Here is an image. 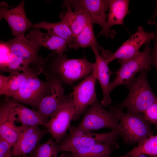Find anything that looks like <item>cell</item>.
<instances>
[{
  "label": "cell",
  "instance_id": "2",
  "mask_svg": "<svg viewBox=\"0 0 157 157\" xmlns=\"http://www.w3.org/2000/svg\"><path fill=\"white\" fill-rule=\"evenodd\" d=\"M148 71L140 72L127 86L129 92L125 99L116 105L122 110L126 108L127 112L131 114L144 113L157 100L148 81Z\"/></svg>",
  "mask_w": 157,
  "mask_h": 157
},
{
  "label": "cell",
  "instance_id": "16",
  "mask_svg": "<svg viewBox=\"0 0 157 157\" xmlns=\"http://www.w3.org/2000/svg\"><path fill=\"white\" fill-rule=\"evenodd\" d=\"M13 100H6L0 107V138L9 143L13 146L18 138V122L16 114L14 110Z\"/></svg>",
  "mask_w": 157,
  "mask_h": 157
},
{
  "label": "cell",
  "instance_id": "17",
  "mask_svg": "<svg viewBox=\"0 0 157 157\" xmlns=\"http://www.w3.org/2000/svg\"><path fill=\"white\" fill-rule=\"evenodd\" d=\"M129 2V1L127 0H110L106 24L98 36L102 35L106 38H115V31L111 27L114 25H123L124 19L128 13Z\"/></svg>",
  "mask_w": 157,
  "mask_h": 157
},
{
  "label": "cell",
  "instance_id": "12",
  "mask_svg": "<svg viewBox=\"0 0 157 157\" xmlns=\"http://www.w3.org/2000/svg\"><path fill=\"white\" fill-rule=\"evenodd\" d=\"M37 75L32 76L26 84L10 97L19 103L38 109L39 104L49 88V81H43Z\"/></svg>",
  "mask_w": 157,
  "mask_h": 157
},
{
  "label": "cell",
  "instance_id": "9",
  "mask_svg": "<svg viewBox=\"0 0 157 157\" xmlns=\"http://www.w3.org/2000/svg\"><path fill=\"white\" fill-rule=\"evenodd\" d=\"M96 80L92 72L73 87L72 93L75 113L73 121L78 120L87 109L97 100L95 92Z\"/></svg>",
  "mask_w": 157,
  "mask_h": 157
},
{
  "label": "cell",
  "instance_id": "13",
  "mask_svg": "<svg viewBox=\"0 0 157 157\" xmlns=\"http://www.w3.org/2000/svg\"><path fill=\"white\" fill-rule=\"evenodd\" d=\"M47 80L49 82V86L37 110L46 124L63 103L66 96L61 81L55 79Z\"/></svg>",
  "mask_w": 157,
  "mask_h": 157
},
{
  "label": "cell",
  "instance_id": "30",
  "mask_svg": "<svg viewBox=\"0 0 157 157\" xmlns=\"http://www.w3.org/2000/svg\"><path fill=\"white\" fill-rule=\"evenodd\" d=\"M0 50V69H2L5 65L10 54L11 52L6 42H1Z\"/></svg>",
  "mask_w": 157,
  "mask_h": 157
},
{
  "label": "cell",
  "instance_id": "23",
  "mask_svg": "<svg viewBox=\"0 0 157 157\" xmlns=\"http://www.w3.org/2000/svg\"><path fill=\"white\" fill-rule=\"evenodd\" d=\"M92 23L90 20L83 29L75 38L71 47L76 50L80 48H85L88 47H95L99 52L104 50L103 47L98 43L94 33Z\"/></svg>",
  "mask_w": 157,
  "mask_h": 157
},
{
  "label": "cell",
  "instance_id": "25",
  "mask_svg": "<svg viewBox=\"0 0 157 157\" xmlns=\"http://www.w3.org/2000/svg\"><path fill=\"white\" fill-rule=\"evenodd\" d=\"M31 65L28 61L11 52L5 65L0 70L3 72H9L10 74L19 71L34 73L38 75L41 73L40 71L31 67Z\"/></svg>",
  "mask_w": 157,
  "mask_h": 157
},
{
  "label": "cell",
  "instance_id": "5",
  "mask_svg": "<svg viewBox=\"0 0 157 157\" xmlns=\"http://www.w3.org/2000/svg\"><path fill=\"white\" fill-rule=\"evenodd\" d=\"M151 124L145 119L143 113L122 112L119 124L120 136L126 144H138L153 135Z\"/></svg>",
  "mask_w": 157,
  "mask_h": 157
},
{
  "label": "cell",
  "instance_id": "32",
  "mask_svg": "<svg viewBox=\"0 0 157 157\" xmlns=\"http://www.w3.org/2000/svg\"><path fill=\"white\" fill-rule=\"evenodd\" d=\"M153 40L154 47L151 55V64L152 66H154L157 70V33H155Z\"/></svg>",
  "mask_w": 157,
  "mask_h": 157
},
{
  "label": "cell",
  "instance_id": "20",
  "mask_svg": "<svg viewBox=\"0 0 157 157\" xmlns=\"http://www.w3.org/2000/svg\"><path fill=\"white\" fill-rule=\"evenodd\" d=\"M65 7H67V9L61 12L60 18L67 26L75 38L90 20V19L88 15L82 11L74 12L69 6Z\"/></svg>",
  "mask_w": 157,
  "mask_h": 157
},
{
  "label": "cell",
  "instance_id": "1",
  "mask_svg": "<svg viewBox=\"0 0 157 157\" xmlns=\"http://www.w3.org/2000/svg\"><path fill=\"white\" fill-rule=\"evenodd\" d=\"M94 65L85 57L70 59L63 54L53 52L44 58L41 73L47 80H58L70 85L91 74Z\"/></svg>",
  "mask_w": 157,
  "mask_h": 157
},
{
  "label": "cell",
  "instance_id": "22",
  "mask_svg": "<svg viewBox=\"0 0 157 157\" xmlns=\"http://www.w3.org/2000/svg\"><path fill=\"white\" fill-rule=\"evenodd\" d=\"M32 27L42 29L59 37L67 42L68 47L71 48L75 37L67 26L63 22L49 23L43 21L33 24Z\"/></svg>",
  "mask_w": 157,
  "mask_h": 157
},
{
  "label": "cell",
  "instance_id": "35",
  "mask_svg": "<svg viewBox=\"0 0 157 157\" xmlns=\"http://www.w3.org/2000/svg\"><path fill=\"white\" fill-rule=\"evenodd\" d=\"M59 157H73L70 153L63 152Z\"/></svg>",
  "mask_w": 157,
  "mask_h": 157
},
{
  "label": "cell",
  "instance_id": "34",
  "mask_svg": "<svg viewBox=\"0 0 157 157\" xmlns=\"http://www.w3.org/2000/svg\"><path fill=\"white\" fill-rule=\"evenodd\" d=\"M157 18V10L151 17L148 20V23L150 24H155Z\"/></svg>",
  "mask_w": 157,
  "mask_h": 157
},
{
  "label": "cell",
  "instance_id": "31",
  "mask_svg": "<svg viewBox=\"0 0 157 157\" xmlns=\"http://www.w3.org/2000/svg\"><path fill=\"white\" fill-rule=\"evenodd\" d=\"M13 146L5 140L0 138V157H7L12 153Z\"/></svg>",
  "mask_w": 157,
  "mask_h": 157
},
{
  "label": "cell",
  "instance_id": "27",
  "mask_svg": "<svg viewBox=\"0 0 157 157\" xmlns=\"http://www.w3.org/2000/svg\"><path fill=\"white\" fill-rule=\"evenodd\" d=\"M140 154L149 156L157 155V135L143 140L127 153L118 157H131Z\"/></svg>",
  "mask_w": 157,
  "mask_h": 157
},
{
  "label": "cell",
  "instance_id": "26",
  "mask_svg": "<svg viewBox=\"0 0 157 157\" xmlns=\"http://www.w3.org/2000/svg\"><path fill=\"white\" fill-rule=\"evenodd\" d=\"M36 74L28 72H16L8 76V85L5 94L7 97L11 96L24 86L28 79Z\"/></svg>",
  "mask_w": 157,
  "mask_h": 157
},
{
  "label": "cell",
  "instance_id": "18",
  "mask_svg": "<svg viewBox=\"0 0 157 157\" xmlns=\"http://www.w3.org/2000/svg\"><path fill=\"white\" fill-rule=\"evenodd\" d=\"M91 47L95 58L92 73L99 82L103 92V97L100 103L103 106L107 107L111 102L109 86L112 73L108 67V64L99 54L96 48L94 46Z\"/></svg>",
  "mask_w": 157,
  "mask_h": 157
},
{
  "label": "cell",
  "instance_id": "28",
  "mask_svg": "<svg viewBox=\"0 0 157 157\" xmlns=\"http://www.w3.org/2000/svg\"><path fill=\"white\" fill-rule=\"evenodd\" d=\"M58 153V144L50 138L39 144L30 154V157H57Z\"/></svg>",
  "mask_w": 157,
  "mask_h": 157
},
{
  "label": "cell",
  "instance_id": "40",
  "mask_svg": "<svg viewBox=\"0 0 157 157\" xmlns=\"http://www.w3.org/2000/svg\"><path fill=\"white\" fill-rule=\"evenodd\" d=\"M155 32H156V33H157V28L156 29Z\"/></svg>",
  "mask_w": 157,
  "mask_h": 157
},
{
  "label": "cell",
  "instance_id": "8",
  "mask_svg": "<svg viewBox=\"0 0 157 157\" xmlns=\"http://www.w3.org/2000/svg\"><path fill=\"white\" fill-rule=\"evenodd\" d=\"M155 35L154 32H147L143 27L139 26L136 32L115 52L112 53L108 50H104L101 56L108 64L117 59L120 64L138 54L140 52L141 47L153 39Z\"/></svg>",
  "mask_w": 157,
  "mask_h": 157
},
{
  "label": "cell",
  "instance_id": "42",
  "mask_svg": "<svg viewBox=\"0 0 157 157\" xmlns=\"http://www.w3.org/2000/svg\"></svg>",
  "mask_w": 157,
  "mask_h": 157
},
{
  "label": "cell",
  "instance_id": "6",
  "mask_svg": "<svg viewBox=\"0 0 157 157\" xmlns=\"http://www.w3.org/2000/svg\"><path fill=\"white\" fill-rule=\"evenodd\" d=\"M151 41L145 44L143 51L131 59L121 63L119 70L115 72V79L110 83L109 91L110 93L115 88L120 85H128L138 72L149 71L152 66L151 53L152 49L149 46Z\"/></svg>",
  "mask_w": 157,
  "mask_h": 157
},
{
  "label": "cell",
  "instance_id": "3",
  "mask_svg": "<svg viewBox=\"0 0 157 157\" xmlns=\"http://www.w3.org/2000/svg\"><path fill=\"white\" fill-rule=\"evenodd\" d=\"M122 112L116 105L110 106L109 110H106L97 100L87 109L76 127L86 132L108 128L119 132V119Z\"/></svg>",
  "mask_w": 157,
  "mask_h": 157
},
{
  "label": "cell",
  "instance_id": "33",
  "mask_svg": "<svg viewBox=\"0 0 157 157\" xmlns=\"http://www.w3.org/2000/svg\"><path fill=\"white\" fill-rule=\"evenodd\" d=\"M8 76L0 74V94L5 95L8 85Z\"/></svg>",
  "mask_w": 157,
  "mask_h": 157
},
{
  "label": "cell",
  "instance_id": "11",
  "mask_svg": "<svg viewBox=\"0 0 157 157\" xmlns=\"http://www.w3.org/2000/svg\"><path fill=\"white\" fill-rule=\"evenodd\" d=\"M110 0H64L62 6H69L74 11L85 12L92 23L99 25L103 29L106 24Z\"/></svg>",
  "mask_w": 157,
  "mask_h": 157
},
{
  "label": "cell",
  "instance_id": "41",
  "mask_svg": "<svg viewBox=\"0 0 157 157\" xmlns=\"http://www.w3.org/2000/svg\"><path fill=\"white\" fill-rule=\"evenodd\" d=\"M19 157H22V156H20Z\"/></svg>",
  "mask_w": 157,
  "mask_h": 157
},
{
  "label": "cell",
  "instance_id": "36",
  "mask_svg": "<svg viewBox=\"0 0 157 157\" xmlns=\"http://www.w3.org/2000/svg\"><path fill=\"white\" fill-rule=\"evenodd\" d=\"M132 157H149V156L147 155L143 154H140L134 156H132Z\"/></svg>",
  "mask_w": 157,
  "mask_h": 157
},
{
  "label": "cell",
  "instance_id": "4",
  "mask_svg": "<svg viewBox=\"0 0 157 157\" xmlns=\"http://www.w3.org/2000/svg\"><path fill=\"white\" fill-rule=\"evenodd\" d=\"M69 133L58 144V151L72 153L80 149L90 147L102 143H117L120 137L116 131L98 133L86 132L78 129L76 127L70 126Z\"/></svg>",
  "mask_w": 157,
  "mask_h": 157
},
{
  "label": "cell",
  "instance_id": "15",
  "mask_svg": "<svg viewBox=\"0 0 157 157\" xmlns=\"http://www.w3.org/2000/svg\"><path fill=\"white\" fill-rule=\"evenodd\" d=\"M6 42L11 53L29 61L33 68L41 70L44 58L38 54L40 47L27 39L24 35Z\"/></svg>",
  "mask_w": 157,
  "mask_h": 157
},
{
  "label": "cell",
  "instance_id": "29",
  "mask_svg": "<svg viewBox=\"0 0 157 157\" xmlns=\"http://www.w3.org/2000/svg\"><path fill=\"white\" fill-rule=\"evenodd\" d=\"M145 119L151 124L157 125V100L143 113Z\"/></svg>",
  "mask_w": 157,
  "mask_h": 157
},
{
  "label": "cell",
  "instance_id": "10",
  "mask_svg": "<svg viewBox=\"0 0 157 157\" xmlns=\"http://www.w3.org/2000/svg\"><path fill=\"white\" fill-rule=\"evenodd\" d=\"M18 138L13 146L12 153L15 157H27L39 144L42 138L47 133V129H40L38 126L21 124L17 128Z\"/></svg>",
  "mask_w": 157,
  "mask_h": 157
},
{
  "label": "cell",
  "instance_id": "21",
  "mask_svg": "<svg viewBox=\"0 0 157 157\" xmlns=\"http://www.w3.org/2000/svg\"><path fill=\"white\" fill-rule=\"evenodd\" d=\"M13 100V107L18 122L28 126H45V123L37 111L31 109Z\"/></svg>",
  "mask_w": 157,
  "mask_h": 157
},
{
  "label": "cell",
  "instance_id": "24",
  "mask_svg": "<svg viewBox=\"0 0 157 157\" xmlns=\"http://www.w3.org/2000/svg\"><path fill=\"white\" fill-rule=\"evenodd\" d=\"M118 147L117 143H102L80 149L71 154L73 157H99L106 154H111Z\"/></svg>",
  "mask_w": 157,
  "mask_h": 157
},
{
  "label": "cell",
  "instance_id": "38",
  "mask_svg": "<svg viewBox=\"0 0 157 157\" xmlns=\"http://www.w3.org/2000/svg\"><path fill=\"white\" fill-rule=\"evenodd\" d=\"M12 156H13L12 154H9L7 157H11Z\"/></svg>",
  "mask_w": 157,
  "mask_h": 157
},
{
  "label": "cell",
  "instance_id": "14",
  "mask_svg": "<svg viewBox=\"0 0 157 157\" xmlns=\"http://www.w3.org/2000/svg\"><path fill=\"white\" fill-rule=\"evenodd\" d=\"M24 0L16 6L9 9L6 3L0 4V19H5L9 25L13 35L17 37L24 35L32 27V23L28 19L25 12Z\"/></svg>",
  "mask_w": 157,
  "mask_h": 157
},
{
  "label": "cell",
  "instance_id": "39",
  "mask_svg": "<svg viewBox=\"0 0 157 157\" xmlns=\"http://www.w3.org/2000/svg\"><path fill=\"white\" fill-rule=\"evenodd\" d=\"M149 157H157V155L154 156H149Z\"/></svg>",
  "mask_w": 157,
  "mask_h": 157
},
{
  "label": "cell",
  "instance_id": "19",
  "mask_svg": "<svg viewBox=\"0 0 157 157\" xmlns=\"http://www.w3.org/2000/svg\"><path fill=\"white\" fill-rule=\"evenodd\" d=\"M26 38L39 46H44L58 53L63 54L68 50L65 40L48 32H42L39 28L32 27Z\"/></svg>",
  "mask_w": 157,
  "mask_h": 157
},
{
  "label": "cell",
  "instance_id": "37",
  "mask_svg": "<svg viewBox=\"0 0 157 157\" xmlns=\"http://www.w3.org/2000/svg\"><path fill=\"white\" fill-rule=\"evenodd\" d=\"M111 154H106L99 157H110Z\"/></svg>",
  "mask_w": 157,
  "mask_h": 157
},
{
  "label": "cell",
  "instance_id": "7",
  "mask_svg": "<svg viewBox=\"0 0 157 157\" xmlns=\"http://www.w3.org/2000/svg\"><path fill=\"white\" fill-rule=\"evenodd\" d=\"M74 113L75 106L72 92L66 95L63 103L45 126L57 144H60L66 137Z\"/></svg>",
  "mask_w": 157,
  "mask_h": 157
}]
</instances>
